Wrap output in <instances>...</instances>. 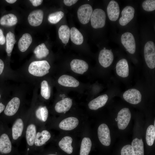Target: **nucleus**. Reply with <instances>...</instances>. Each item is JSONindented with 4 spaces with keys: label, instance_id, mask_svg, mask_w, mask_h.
Returning <instances> with one entry per match:
<instances>
[{
    "label": "nucleus",
    "instance_id": "58836bf2",
    "mask_svg": "<svg viewBox=\"0 0 155 155\" xmlns=\"http://www.w3.org/2000/svg\"><path fill=\"white\" fill-rule=\"evenodd\" d=\"M5 42V38L3 34L2 30L0 28V44L3 45Z\"/></svg>",
    "mask_w": 155,
    "mask_h": 155
},
{
    "label": "nucleus",
    "instance_id": "473e14b6",
    "mask_svg": "<svg viewBox=\"0 0 155 155\" xmlns=\"http://www.w3.org/2000/svg\"><path fill=\"white\" fill-rule=\"evenodd\" d=\"M146 138L147 144L149 146H152L155 139V128L154 125H151L148 127Z\"/></svg>",
    "mask_w": 155,
    "mask_h": 155
},
{
    "label": "nucleus",
    "instance_id": "3c124183",
    "mask_svg": "<svg viewBox=\"0 0 155 155\" xmlns=\"http://www.w3.org/2000/svg\"><path fill=\"white\" fill-rule=\"evenodd\" d=\"M106 49V48H104V49Z\"/></svg>",
    "mask_w": 155,
    "mask_h": 155
},
{
    "label": "nucleus",
    "instance_id": "c85d7f7f",
    "mask_svg": "<svg viewBox=\"0 0 155 155\" xmlns=\"http://www.w3.org/2000/svg\"><path fill=\"white\" fill-rule=\"evenodd\" d=\"M131 146L133 148L135 155H144V145L142 139L135 138L132 141Z\"/></svg>",
    "mask_w": 155,
    "mask_h": 155
},
{
    "label": "nucleus",
    "instance_id": "a878e982",
    "mask_svg": "<svg viewBox=\"0 0 155 155\" xmlns=\"http://www.w3.org/2000/svg\"><path fill=\"white\" fill-rule=\"evenodd\" d=\"M70 37L72 42L76 45H81L83 42L82 34L75 27H72L70 30Z\"/></svg>",
    "mask_w": 155,
    "mask_h": 155
},
{
    "label": "nucleus",
    "instance_id": "4be33fe9",
    "mask_svg": "<svg viewBox=\"0 0 155 155\" xmlns=\"http://www.w3.org/2000/svg\"><path fill=\"white\" fill-rule=\"evenodd\" d=\"M24 123L20 118L16 120L12 127V136L14 140L17 139L22 134L24 129Z\"/></svg>",
    "mask_w": 155,
    "mask_h": 155
},
{
    "label": "nucleus",
    "instance_id": "412c9836",
    "mask_svg": "<svg viewBox=\"0 0 155 155\" xmlns=\"http://www.w3.org/2000/svg\"><path fill=\"white\" fill-rule=\"evenodd\" d=\"M32 40V38L29 34L26 33L24 34L18 42L19 50L22 52L25 51L31 44Z\"/></svg>",
    "mask_w": 155,
    "mask_h": 155
},
{
    "label": "nucleus",
    "instance_id": "9b49d317",
    "mask_svg": "<svg viewBox=\"0 0 155 155\" xmlns=\"http://www.w3.org/2000/svg\"><path fill=\"white\" fill-rule=\"evenodd\" d=\"M134 13L135 9L132 6L125 7L121 12L122 16L119 20V24L123 26L126 25L133 18Z\"/></svg>",
    "mask_w": 155,
    "mask_h": 155
},
{
    "label": "nucleus",
    "instance_id": "2eb2a0df",
    "mask_svg": "<svg viewBox=\"0 0 155 155\" xmlns=\"http://www.w3.org/2000/svg\"><path fill=\"white\" fill-rule=\"evenodd\" d=\"M78 123L79 121L77 118L74 117H70L62 120L59 123V127L63 130L69 131L76 128Z\"/></svg>",
    "mask_w": 155,
    "mask_h": 155
},
{
    "label": "nucleus",
    "instance_id": "6ab92c4d",
    "mask_svg": "<svg viewBox=\"0 0 155 155\" xmlns=\"http://www.w3.org/2000/svg\"><path fill=\"white\" fill-rule=\"evenodd\" d=\"M116 71L117 74L121 77L125 78L128 76L129 66L127 61L126 59H121L117 63Z\"/></svg>",
    "mask_w": 155,
    "mask_h": 155
},
{
    "label": "nucleus",
    "instance_id": "f8f14e48",
    "mask_svg": "<svg viewBox=\"0 0 155 155\" xmlns=\"http://www.w3.org/2000/svg\"><path fill=\"white\" fill-rule=\"evenodd\" d=\"M43 11L41 9L34 10L28 15V21L30 25L33 26H39L42 23L43 18Z\"/></svg>",
    "mask_w": 155,
    "mask_h": 155
},
{
    "label": "nucleus",
    "instance_id": "4468645a",
    "mask_svg": "<svg viewBox=\"0 0 155 155\" xmlns=\"http://www.w3.org/2000/svg\"><path fill=\"white\" fill-rule=\"evenodd\" d=\"M20 103L19 98L15 97L12 98L8 102L4 109L5 114L8 116L14 115L18 111Z\"/></svg>",
    "mask_w": 155,
    "mask_h": 155
},
{
    "label": "nucleus",
    "instance_id": "cd10ccee",
    "mask_svg": "<svg viewBox=\"0 0 155 155\" xmlns=\"http://www.w3.org/2000/svg\"><path fill=\"white\" fill-rule=\"evenodd\" d=\"M58 34L62 42L66 44L68 42L70 37V28L67 25H62L59 29Z\"/></svg>",
    "mask_w": 155,
    "mask_h": 155
},
{
    "label": "nucleus",
    "instance_id": "7ed1b4c3",
    "mask_svg": "<svg viewBox=\"0 0 155 155\" xmlns=\"http://www.w3.org/2000/svg\"><path fill=\"white\" fill-rule=\"evenodd\" d=\"M106 19V14L103 10L98 8L95 9L90 19L92 27L95 29L103 27L105 25Z\"/></svg>",
    "mask_w": 155,
    "mask_h": 155
},
{
    "label": "nucleus",
    "instance_id": "aec40b11",
    "mask_svg": "<svg viewBox=\"0 0 155 155\" xmlns=\"http://www.w3.org/2000/svg\"><path fill=\"white\" fill-rule=\"evenodd\" d=\"M11 150V144L8 135L2 134L0 137V152L3 154L10 153Z\"/></svg>",
    "mask_w": 155,
    "mask_h": 155
},
{
    "label": "nucleus",
    "instance_id": "09e8293b",
    "mask_svg": "<svg viewBox=\"0 0 155 155\" xmlns=\"http://www.w3.org/2000/svg\"><path fill=\"white\" fill-rule=\"evenodd\" d=\"M1 94L0 93V99L1 98Z\"/></svg>",
    "mask_w": 155,
    "mask_h": 155
},
{
    "label": "nucleus",
    "instance_id": "f257e3e1",
    "mask_svg": "<svg viewBox=\"0 0 155 155\" xmlns=\"http://www.w3.org/2000/svg\"><path fill=\"white\" fill-rule=\"evenodd\" d=\"M50 66L46 60L34 61L30 64L28 70L32 75L37 77L43 76L49 72Z\"/></svg>",
    "mask_w": 155,
    "mask_h": 155
},
{
    "label": "nucleus",
    "instance_id": "5701e85b",
    "mask_svg": "<svg viewBox=\"0 0 155 155\" xmlns=\"http://www.w3.org/2000/svg\"><path fill=\"white\" fill-rule=\"evenodd\" d=\"M72 140L71 137L65 136L59 142V146L67 154H71L73 151V148L71 146Z\"/></svg>",
    "mask_w": 155,
    "mask_h": 155
},
{
    "label": "nucleus",
    "instance_id": "8fccbe9b",
    "mask_svg": "<svg viewBox=\"0 0 155 155\" xmlns=\"http://www.w3.org/2000/svg\"><path fill=\"white\" fill-rule=\"evenodd\" d=\"M115 120L116 121H117V119H116V118L115 119Z\"/></svg>",
    "mask_w": 155,
    "mask_h": 155
},
{
    "label": "nucleus",
    "instance_id": "1a4fd4ad",
    "mask_svg": "<svg viewBox=\"0 0 155 155\" xmlns=\"http://www.w3.org/2000/svg\"><path fill=\"white\" fill-rule=\"evenodd\" d=\"M114 58L112 52L108 49H102L99 53V62L103 67L106 68L109 66L113 62Z\"/></svg>",
    "mask_w": 155,
    "mask_h": 155
},
{
    "label": "nucleus",
    "instance_id": "393cba45",
    "mask_svg": "<svg viewBox=\"0 0 155 155\" xmlns=\"http://www.w3.org/2000/svg\"><path fill=\"white\" fill-rule=\"evenodd\" d=\"M18 19L16 16L11 13L5 15L0 19V24L3 26H12L16 25Z\"/></svg>",
    "mask_w": 155,
    "mask_h": 155
},
{
    "label": "nucleus",
    "instance_id": "b1692460",
    "mask_svg": "<svg viewBox=\"0 0 155 155\" xmlns=\"http://www.w3.org/2000/svg\"><path fill=\"white\" fill-rule=\"evenodd\" d=\"M51 137V134L47 130H43L41 132H38L36 135L34 144L36 146H41L47 142Z\"/></svg>",
    "mask_w": 155,
    "mask_h": 155
},
{
    "label": "nucleus",
    "instance_id": "dca6fc26",
    "mask_svg": "<svg viewBox=\"0 0 155 155\" xmlns=\"http://www.w3.org/2000/svg\"><path fill=\"white\" fill-rule=\"evenodd\" d=\"M60 85L65 87H76L80 84L79 82L73 77L67 75L61 76L58 80Z\"/></svg>",
    "mask_w": 155,
    "mask_h": 155
},
{
    "label": "nucleus",
    "instance_id": "39448f33",
    "mask_svg": "<svg viewBox=\"0 0 155 155\" xmlns=\"http://www.w3.org/2000/svg\"><path fill=\"white\" fill-rule=\"evenodd\" d=\"M131 114L129 109L125 108L118 113L117 116L118 127L119 129H124L128 126L130 121Z\"/></svg>",
    "mask_w": 155,
    "mask_h": 155
},
{
    "label": "nucleus",
    "instance_id": "e433bc0d",
    "mask_svg": "<svg viewBox=\"0 0 155 155\" xmlns=\"http://www.w3.org/2000/svg\"><path fill=\"white\" fill-rule=\"evenodd\" d=\"M121 155H135L132 146L130 145L124 146L121 150Z\"/></svg>",
    "mask_w": 155,
    "mask_h": 155
},
{
    "label": "nucleus",
    "instance_id": "0eeeda50",
    "mask_svg": "<svg viewBox=\"0 0 155 155\" xmlns=\"http://www.w3.org/2000/svg\"><path fill=\"white\" fill-rule=\"evenodd\" d=\"M98 139L102 144L106 146L110 145L111 142L110 131L106 124L102 123L100 125L98 128Z\"/></svg>",
    "mask_w": 155,
    "mask_h": 155
},
{
    "label": "nucleus",
    "instance_id": "72a5a7b5",
    "mask_svg": "<svg viewBox=\"0 0 155 155\" xmlns=\"http://www.w3.org/2000/svg\"><path fill=\"white\" fill-rule=\"evenodd\" d=\"M64 16V13L59 11L51 13L48 16V20L49 22L52 24L58 23Z\"/></svg>",
    "mask_w": 155,
    "mask_h": 155
},
{
    "label": "nucleus",
    "instance_id": "79ce46f5",
    "mask_svg": "<svg viewBox=\"0 0 155 155\" xmlns=\"http://www.w3.org/2000/svg\"><path fill=\"white\" fill-rule=\"evenodd\" d=\"M42 106L39 107L36 110V115L38 119L41 121H42L41 115V108Z\"/></svg>",
    "mask_w": 155,
    "mask_h": 155
},
{
    "label": "nucleus",
    "instance_id": "37998d69",
    "mask_svg": "<svg viewBox=\"0 0 155 155\" xmlns=\"http://www.w3.org/2000/svg\"><path fill=\"white\" fill-rule=\"evenodd\" d=\"M5 67V64L3 61L0 59V76L3 73Z\"/></svg>",
    "mask_w": 155,
    "mask_h": 155
},
{
    "label": "nucleus",
    "instance_id": "a18cd8bd",
    "mask_svg": "<svg viewBox=\"0 0 155 155\" xmlns=\"http://www.w3.org/2000/svg\"><path fill=\"white\" fill-rule=\"evenodd\" d=\"M7 2L9 3H15L17 1L16 0H6Z\"/></svg>",
    "mask_w": 155,
    "mask_h": 155
},
{
    "label": "nucleus",
    "instance_id": "a211bd4d",
    "mask_svg": "<svg viewBox=\"0 0 155 155\" xmlns=\"http://www.w3.org/2000/svg\"><path fill=\"white\" fill-rule=\"evenodd\" d=\"M108 99L107 95L100 96L91 101L88 103L89 108L91 110H96L104 106Z\"/></svg>",
    "mask_w": 155,
    "mask_h": 155
},
{
    "label": "nucleus",
    "instance_id": "7c9ffc66",
    "mask_svg": "<svg viewBox=\"0 0 155 155\" xmlns=\"http://www.w3.org/2000/svg\"><path fill=\"white\" fill-rule=\"evenodd\" d=\"M92 146V142L90 138L85 137L81 145L80 155H88Z\"/></svg>",
    "mask_w": 155,
    "mask_h": 155
},
{
    "label": "nucleus",
    "instance_id": "49530a36",
    "mask_svg": "<svg viewBox=\"0 0 155 155\" xmlns=\"http://www.w3.org/2000/svg\"><path fill=\"white\" fill-rule=\"evenodd\" d=\"M7 55L8 56H10L11 55V53H7Z\"/></svg>",
    "mask_w": 155,
    "mask_h": 155
},
{
    "label": "nucleus",
    "instance_id": "f03ea898",
    "mask_svg": "<svg viewBox=\"0 0 155 155\" xmlns=\"http://www.w3.org/2000/svg\"><path fill=\"white\" fill-rule=\"evenodd\" d=\"M144 57L146 63L150 69L155 67V46L152 41L148 42L144 47Z\"/></svg>",
    "mask_w": 155,
    "mask_h": 155
},
{
    "label": "nucleus",
    "instance_id": "f3484780",
    "mask_svg": "<svg viewBox=\"0 0 155 155\" xmlns=\"http://www.w3.org/2000/svg\"><path fill=\"white\" fill-rule=\"evenodd\" d=\"M72 104V100L69 98H65L56 104L55 108L59 113L66 112L71 108Z\"/></svg>",
    "mask_w": 155,
    "mask_h": 155
},
{
    "label": "nucleus",
    "instance_id": "a19ab883",
    "mask_svg": "<svg viewBox=\"0 0 155 155\" xmlns=\"http://www.w3.org/2000/svg\"><path fill=\"white\" fill-rule=\"evenodd\" d=\"M30 1L32 5L35 7L38 6L40 5L43 1L42 0H30Z\"/></svg>",
    "mask_w": 155,
    "mask_h": 155
},
{
    "label": "nucleus",
    "instance_id": "ea45409f",
    "mask_svg": "<svg viewBox=\"0 0 155 155\" xmlns=\"http://www.w3.org/2000/svg\"><path fill=\"white\" fill-rule=\"evenodd\" d=\"M78 1L77 0H64L63 2L65 5L69 6L75 4Z\"/></svg>",
    "mask_w": 155,
    "mask_h": 155
},
{
    "label": "nucleus",
    "instance_id": "20e7f679",
    "mask_svg": "<svg viewBox=\"0 0 155 155\" xmlns=\"http://www.w3.org/2000/svg\"><path fill=\"white\" fill-rule=\"evenodd\" d=\"M92 12V8L89 4H86L80 6L77 11V16L79 21L84 24L88 23Z\"/></svg>",
    "mask_w": 155,
    "mask_h": 155
},
{
    "label": "nucleus",
    "instance_id": "ddd939ff",
    "mask_svg": "<svg viewBox=\"0 0 155 155\" xmlns=\"http://www.w3.org/2000/svg\"><path fill=\"white\" fill-rule=\"evenodd\" d=\"M107 12L109 19L115 21L118 18L119 13V7L116 1L111 0L109 3L107 8Z\"/></svg>",
    "mask_w": 155,
    "mask_h": 155
},
{
    "label": "nucleus",
    "instance_id": "de8ad7c7",
    "mask_svg": "<svg viewBox=\"0 0 155 155\" xmlns=\"http://www.w3.org/2000/svg\"><path fill=\"white\" fill-rule=\"evenodd\" d=\"M48 155H57L56 154H50Z\"/></svg>",
    "mask_w": 155,
    "mask_h": 155
},
{
    "label": "nucleus",
    "instance_id": "423d86ee",
    "mask_svg": "<svg viewBox=\"0 0 155 155\" xmlns=\"http://www.w3.org/2000/svg\"><path fill=\"white\" fill-rule=\"evenodd\" d=\"M122 44L129 53L133 54L135 51L136 45L134 38L131 33L126 32L121 36Z\"/></svg>",
    "mask_w": 155,
    "mask_h": 155
},
{
    "label": "nucleus",
    "instance_id": "c756f323",
    "mask_svg": "<svg viewBox=\"0 0 155 155\" xmlns=\"http://www.w3.org/2000/svg\"><path fill=\"white\" fill-rule=\"evenodd\" d=\"M34 53L37 58L41 59L46 57L48 55L49 51L45 44L42 43L35 48Z\"/></svg>",
    "mask_w": 155,
    "mask_h": 155
},
{
    "label": "nucleus",
    "instance_id": "9d476101",
    "mask_svg": "<svg viewBox=\"0 0 155 155\" xmlns=\"http://www.w3.org/2000/svg\"><path fill=\"white\" fill-rule=\"evenodd\" d=\"M70 66L72 71L81 74L86 71L88 68V64L85 61L78 59L73 60L70 63Z\"/></svg>",
    "mask_w": 155,
    "mask_h": 155
},
{
    "label": "nucleus",
    "instance_id": "c9c22d12",
    "mask_svg": "<svg viewBox=\"0 0 155 155\" xmlns=\"http://www.w3.org/2000/svg\"><path fill=\"white\" fill-rule=\"evenodd\" d=\"M143 9L147 11H151L155 9V0H146L142 3Z\"/></svg>",
    "mask_w": 155,
    "mask_h": 155
},
{
    "label": "nucleus",
    "instance_id": "4c0bfd02",
    "mask_svg": "<svg viewBox=\"0 0 155 155\" xmlns=\"http://www.w3.org/2000/svg\"><path fill=\"white\" fill-rule=\"evenodd\" d=\"M41 115L42 121H45L47 119L48 115V111L46 106L41 107Z\"/></svg>",
    "mask_w": 155,
    "mask_h": 155
},
{
    "label": "nucleus",
    "instance_id": "c03bdc74",
    "mask_svg": "<svg viewBox=\"0 0 155 155\" xmlns=\"http://www.w3.org/2000/svg\"><path fill=\"white\" fill-rule=\"evenodd\" d=\"M5 107V105L0 102V114L4 110Z\"/></svg>",
    "mask_w": 155,
    "mask_h": 155
},
{
    "label": "nucleus",
    "instance_id": "2f4dec72",
    "mask_svg": "<svg viewBox=\"0 0 155 155\" xmlns=\"http://www.w3.org/2000/svg\"><path fill=\"white\" fill-rule=\"evenodd\" d=\"M6 40V52L7 54L11 53L13 49L14 45L16 41L14 34L9 31L7 34Z\"/></svg>",
    "mask_w": 155,
    "mask_h": 155
},
{
    "label": "nucleus",
    "instance_id": "6e6552de",
    "mask_svg": "<svg viewBox=\"0 0 155 155\" xmlns=\"http://www.w3.org/2000/svg\"><path fill=\"white\" fill-rule=\"evenodd\" d=\"M124 99L128 102L136 104L141 101L142 95L140 92L135 89H131L126 91L123 94Z\"/></svg>",
    "mask_w": 155,
    "mask_h": 155
},
{
    "label": "nucleus",
    "instance_id": "bb28decb",
    "mask_svg": "<svg viewBox=\"0 0 155 155\" xmlns=\"http://www.w3.org/2000/svg\"><path fill=\"white\" fill-rule=\"evenodd\" d=\"M36 135V129L35 126L33 124L29 125L26 131V137L28 144L32 146L34 144Z\"/></svg>",
    "mask_w": 155,
    "mask_h": 155
},
{
    "label": "nucleus",
    "instance_id": "f704fd0d",
    "mask_svg": "<svg viewBox=\"0 0 155 155\" xmlns=\"http://www.w3.org/2000/svg\"><path fill=\"white\" fill-rule=\"evenodd\" d=\"M41 94L46 99H49L50 98V89L48 82L46 80L43 81L41 83Z\"/></svg>",
    "mask_w": 155,
    "mask_h": 155
}]
</instances>
